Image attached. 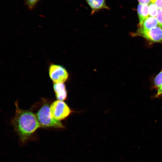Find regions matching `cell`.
I'll list each match as a JSON object with an SVG mask.
<instances>
[{
  "label": "cell",
  "mask_w": 162,
  "mask_h": 162,
  "mask_svg": "<svg viewBox=\"0 0 162 162\" xmlns=\"http://www.w3.org/2000/svg\"><path fill=\"white\" fill-rule=\"evenodd\" d=\"M162 85V70L160 71L154 78L152 88L157 90Z\"/></svg>",
  "instance_id": "cell-10"
},
{
  "label": "cell",
  "mask_w": 162,
  "mask_h": 162,
  "mask_svg": "<svg viewBox=\"0 0 162 162\" xmlns=\"http://www.w3.org/2000/svg\"><path fill=\"white\" fill-rule=\"evenodd\" d=\"M138 26V28L145 30H149L158 26V23L156 17L149 16L141 24Z\"/></svg>",
  "instance_id": "cell-8"
},
{
  "label": "cell",
  "mask_w": 162,
  "mask_h": 162,
  "mask_svg": "<svg viewBox=\"0 0 162 162\" xmlns=\"http://www.w3.org/2000/svg\"><path fill=\"white\" fill-rule=\"evenodd\" d=\"M36 116L41 127L56 128L64 127L60 121L52 118L50 114V107L48 104L43 105L37 113Z\"/></svg>",
  "instance_id": "cell-2"
},
{
  "label": "cell",
  "mask_w": 162,
  "mask_h": 162,
  "mask_svg": "<svg viewBox=\"0 0 162 162\" xmlns=\"http://www.w3.org/2000/svg\"><path fill=\"white\" fill-rule=\"evenodd\" d=\"M155 17L158 20V25L162 28V9H158Z\"/></svg>",
  "instance_id": "cell-12"
},
{
  "label": "cell",
  "mask_w": 162,
  "mask_h": 162,
  "mask_svg": "<svg viewBox=\"0 0 162 162\" xmlns=\"http://www.w3.org/2000/svg\"><path fill=\"white\" fill-rule=\"evenodd\" d=\"M38 0H26V3L30 8H32Z\"/></svg>",
  "instance_id": "cell-13"
},
{
  "label": "cell",
  "mask_w": 162,
  "mask_h": 162,
  "mask_svg": "<svg viewBox=\"0 0 162 162\" xmlns=\"http://www.w3.org/2000/svg\"><path fill=\"white\" fill-rule=\"evenodd\" d=\"M50 78L54 83H64L68 77L66 70L59 65L52 64L49 68Z\"/></svg>",
  "instance_id": "cell-5"
},
{
  "label": "cell",
  "mask_w": 162,
  "mask_h": 162,
  "mask_svg": "<svg viewBox=\"0 0 162 162\" xmlns=\"http://www.w3.org/2000/svg\"><path fill=\"white\" fill-rule=\"evenodd\" d=\"M139 4H148L150 2V0H138Z\"/></svg>",
  "instance_id": "cell-16"
},
{
  "label": "cell",
  "mask_w": 162,
  "mask_h": 162,
  "mask_svg": "<svg viewBox=\"0 0 162 162\" xmlns=\"http://www.w3.org/2000/svg\"><path fill=\"white\" fill-rule=\"evenodd\" d=\"M91 9V14H94L103 10H110L106 0H85Z\"/></svg>",
  "instance_id": "cell-6"
},
{
  "label": "cell",
  "mask_w": 162,
  "mask_h": 162,
  "mask_svg": "<svg viewBox=\"0 0 162 162\" xmlns=\"http://www.w3.org/2000/svg\"><path fill=\"white\" fill-rule=\"evenodd\" d=\"M149 16L155 17L158 12V9L154 3L150 2L148 4Z\"/></svg>",
  "instance_id": "cell-11"
},
{
  "label": "cell",
  "mask_w": 162,
  "mask_h": 162,
  "mask_svg": "<svg viewBox=\"0 0 162 162\" xmlns=\"http://www.w3.org/2000/svg\"><path fill=\"white\" fill-rule=\"evenodd\" d=\"M162 95V85L157 89L156 93L154 96V98H157Z\"/></svg>",
  "instance_id": "cell-14"
},
{
  "label": "cell",
  "mask_w": 162,
  "mask_h": 162,
  "mask_svg": "<svg viewBox=\"0 0 162 162\" xmlns=\"http://www.w3.org/2000/svg\"><path fill=\"white\" fill-rule=\"evenodd\" d=\"M137 12L139 19V25H140L149 16L148 4H139L137 7Z\"/></svg>",
  "instance_id": "cell-9"
},
{
  "label": "cell",
  "mask_w": 162,
  "mask_h": 162,
  "mask_svg": "<svg viewBox=\"0 0 162 162\" xmlns=\"http://www.w3.org/2000/svg\"><path fill=\"white\" fill-rule=\"evenodd\" d=\"M50 110L52 118L59 121L67 117L71 112L66 103L63 101L58 100L51 104Z\"/></svg>",
  "instance_id": "cell-4"
},
{
  "label": "cell",
  "mask_w": 162,
  "mask_h": 162,
  "mask_svg": "<svg viewBox=\"0 0 162 162\" xmlns=\"http://www.w3.org/2000/svg\"><path fill=\"white\" fill-rule=\"evenodd\" d=\"M16 112L12 124L20 140L25 142L41 127L36 116L32 112L20 109L15 103Z\"/></svg>",
  "instance_id": "cell-1"
},
{
  "label": "cell",
  "mask_w": 162,
  "mask_h": 162,
  "mask_svg": "<svg viewBox=\"0 0 162 162\" xmlns=\"http://www.w3.org/2000/svg\"><path fill=\"white\" fill-rule=\"evenodd\" d=\"M53 88L57 100L63 101L67 97V92L64 83H54Z\"/></svg>",
  "instance_id": "cell-7"
},
{
  "label": "cell",
  "mask_w": 162,
  "mask_h": 162,
  "mask_svg": "<svg viewBox=\"0 0 162 162\" xmlns=\"http://www.w3.org/2000/svg\"><path fill=\"white\" fill-rule=\"evenodd\" d=\"M154 4L158 9H162V0H156Z\"/></svg>",
  "instance_id": "cell-15"
},
{
  "label": "cell",
  "mask_w": 162,
  "mask_h": 162,
  "mask_svg": "<svg viewBox=\"0 0 162 162\" xmlns=\"http://www.w3.org/2000/svg\"><path fill=\"white\" fill-rule=\"evenodd\" d=\"M131 35L142 37L151 42L162 44V28L159 25L149 30L138 28L136 32L132 33Z\"/></svg>",
  "instance_id": "cell-3"
}]
</instances>
